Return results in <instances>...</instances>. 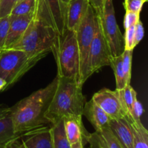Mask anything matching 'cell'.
Returning a JSON list of instances; mask_svg holds the SVG:
<instances>
[{
	"label": "cell",
	"instance_id": "cell-1",
	"mask_svg": "<svg viewBox=\"0 0 148 148\" xmlns=\"http://www.w3.org/2000/svg\"><path fill=\"white\" fill-rule=\"evenodd\" d=\"M57 84L58 77L56 76L46 88L38 90L10 107V115L16 134L20 135L26 132L50 125L45 118V114L50 105Z\"/></svg>",
	"mask_w": 148,
	"mask_h": 148
},
{
	"label": "cell",
	"instance_id": "cell-2",
	"mask_svg": "<svg viewBox=\"0 0 148 148\" xmlns=\"http://www.w3.org/2000/svg\"><path fill=\"white\" fill-rule=\"evenodd\" d=\"M58 84L45 114L50 125L64 117L82 116L86 98L82 86L74 78L58 76Z\"/></svg>",
	"mask_w": 148,
	"mask_h": 148
},
{
	"label": "cell",
	"instance_id": "cell-3",
	"mask_svg": "<svg viewBox=\"0 0 148 148\" xmlns=\"http://www.w3.org/2000/svg\"><path fill=\"white\" fill-rule=\"evenodd\" d=\"M51 52L57 65L58 76L74 78L79 83V55L76 31L65 28L61 34H57Z\"/></svg>",
	"mask_w": 148,
	"mask_h": 148
},
{
	"label": "cell",
	"instance_id": "cell-4",
	"mask_svg": "<svg viewBox=\"0 0 148 148\" xmlns=\"http://www.w3.org/2000/svg\"><path fill=\"white\" fill-rule=\"evenodd\" d=\"M56 36L53 28L33 18L23 36L10 49L23 51L30 56H46L51 51Z\"/></svg>",
	"mask_w": 148,
	"mask_h": 148
},
{
	"label": "cell",
	"instance_id": "cell-5",
	"mask_svg": "<svg viewBox=\"0 0 148 148\" xmlns=\"http://www.w3.org/2000/svg\"><path fill=\"white\" fill-rule=\"evenodd\" d=\"M44 56H30L23 51L4 49L0 51V77L6 82V89L18 81Z\"/></svg>",
	"mask_w": 148,
	"mask_h": 148
},
{
	"label": "cell",
	"instance_id": "cell-6",
	"mask_svg": "<svg viewBox=\"0 0 148 148\" xmlns=\"http://www.w3.org/2000/svg\"><path fill=\"white\" fill-rule=\"evenodd\" d=\"M97 25V15L90 5L86 14L76 30L77 43L79 55V84L83 85L92 75L90 69L89 55L91 43Z\"/></svg>",
	"mask_w": 148,
	"mask_h": 148
},
{
	"label": "cell",
	"instance_id": "cell-7",
	"mask_svg": "<svg viewBox=\"0 0 148 148\" xmlns=\"http://www.w3.org/2000/svg\"><path fill=\"white\" fill-rule=\"evenodd\" d=\"M96 15L111 58L121 55L124 51V36L117 25L113 0H103Z\"/></svg>",
	"mask_w": 148,
	"mask_h": 148
},
{
	"label": "cell",
	"instance_id": "cell-8",
	"mask_svg": "<svg viewBox=\"0 0 148 148\" xmlns=\"http://www.w3.org/2000/svg\"><path fill=\"white\" fill-rule=\"evenodd\" d=\"M66 9L61 0H36L33 18L61 34L66 28Z\"/></svg>",
	"mask_w": 148,
	"mask_h": 148
},
{
	"label": "cell",
	"instance_id": "cell-9",
	"mask_svg": "<svg viewBox=\"0 0 148 148\" xmlns=\"http://www.w3.org/2000/svg\"><path fill=\"white\" fill-rule=\"evenodd\" d=\"M92 100L112 119L130 116L121 102L118 90L103 88L95 92Z\"/></svg>",
	"mask_w": 148,
	"mask_h": 148
},
{
	"label": "cell",
	"instance_id": "cell-10",
	"mask_svg": "<svg viewBox=\"0 0 148 148\" xmlns=\"http://www.w3.org/2000/svg\"><path fill=\"white\" fill-rule=\"evenodd\" d=\"M111 56L105 38L101 32L98 18L95 34L90 49L89 63L91 74L98 72L103 66L111 65Z\"/></svg>",
	"mask_w": 148,
	"mask_h": 148
},
{
	"label": "cell",
	"instance_id": "cell-11",
	"mask_svg": "<svg viewBox=\"0 0 148 148\" xmlns=\"http://www.w3.org/2000/svg\"><path fill=\"white\" fill-rule=\"evenodd\" d=\"M50 127H39L20 134L21 148H53Z\"/></svg>",
	"mask_w": 148,
	"mask_h": 148
},
{
	"label": "cell",
	"instance_id": "cell-12",
	"mask_svg": "<svg viewBox=\"0 0 148 148\" xmlns=\"http://www.w3.org/2000/svg\"><path fill=\"white\" fill-rule=\"evenodd\" d=\"M90 5L89 0H69L66 9L65 27L76 31Z\"/></svg>",
	"mask_w": 148,
	"mask_h": 148
},
{
	"label": "cell",
	"instance_id": "cell-13",
	"mask_svg": "<svg viewBox=\"0 0 148 148\" xmlns=\"http://www.w3.org/2000/svg\"><path fill=\"white\" fill-rule=\"evenodd\" d=\"M63 119L65 133L71 145L81 141L88 142L90 134L84 127L82 116H69Z\"/></svg>",
	"mask_w": 148,
	"mask_h": 148
},
{
	"label": "cell",
	"instance_id": "cell-14",
	"mask_svg": "<svg viewBox=\"0 0 148 148\" xmlns=\"http://www.w3.org/2000/svg\"><path fill=\"white\" fill-rule=\"evenodd\" d=\"M33 16L34 13L26 16H18V17L10 16L11 22H10L4 49H10L16 42L20 40V38L26 31L30 23H31Z\"/></svg>",
	"mask_w": 148,
	"mask_h": 148
},
{
	"label": "cell",
	"instance_id": "cell-15",
	"mask_svg": "<svg viewBox=\"0 0 148 148\" xmlns=\"http://www.w3.org/2000/svg\"><path fill=\"white\" fill-rule=\"evenodd\" d=\"M82 115L86 117L95 131L108 128L111 120V119L92 99L85 102Z\"/></svg>",
	"mask_w": 148,
	"mask_h": 148
},
{
	"label": "cell",
	"instance_id": "cell-16",
	"mask_svg": "<svg viewBox=\"0 0 148 148\" xmlns=\"http://www.w3.org/2000/svg\"><path fill=\"white\" fill-rule=\"evenodd\" d=\"M108 128L124 148H133V134L130 122L125 118L112 119Z\"/></svg>",
	"mask_w": 148,
	"mask_h": 148
},
{
	"label": "cell",
	"instance_id": "cell-17",
	"mask_svg": "<svg viewBox=\"0 0 148 148\" xmlns=\"http://www.w3.org/2000/svg\"><path fill=\"white\" fill-rule=\"evenodd\" d=\"M88 142L92 147L124 148L108 127L90 134Z\"/></svg>",
	"mask_w": 148,
	"mask_h": 148
},
{
	"label": "cell",
	"instance_id": "cell-18",
	"mask_svg": "<svg viewBox=\"0 0 148 148\" xmlns=\"http://www.w3.org/2000/svg\"><path fill=\"white\" fill-rule=\"evenodd\" d=\"M130 122L133 134V148H148V132L142 122L134 121L130 116L126 117Z\"/></svg>",
	"mask_w": 148,
	"mask_h": 148
},
{
	"label": "cell",
	"instance_id": "cell-19",
	"mask_svg": "<svg viewBox=\"0 0 148 148\" xmlns=\"http://www.w3.org/2000/svg\"><path fill=\"white\" fill-rule=\"evenodd\" d=\"M53 148H70L71 145L66 135L64 119L51 124L50 127Z\"/></svg>",
	"mask_w": 148,
	"mask_h": 148
},
{
	"label": "cell",
	"instance_id": "cell-20",
	"mask_svg": "<svg viewBox=\"0 0 148 148\" xmlns=\"http://www.w3.org/2000/svg\"><path fill=\"white\" fill-rule=\"evenodd\" d=\"M19 136L14 132L12 120L10 114L0 119V148L4 147L7 143Z\"/></svg>",
	"mask_w": 148,
	"mask_h": 148
},
{
	"label": "cell",
	"instance_id": "cell-21",
	"mask_svg": "<svg viewBox=\"0 0 148 148\" xmlns=\"http://www.w3.org/2000/svg\"><path fill=\"white\" fill-rule=\"evenodd\" d=\"M118 91L124 109L126 110L129 116L131 117L133 109H134V104L137 101V92L134 90V88L131 86V85H127L124 89Z\"/></svg>",
	"mask_w": 148,
	"mask_h": 148
},
{
	"label": "cell",
	"instance_id": "cell-22",
	"mask_svg": "<svg viewBox=\"0 0 148 148\" xmlns=\"http://www.w3.org/2000/svg\"><path fill=\"white\" fill-rule=\"evenodd\" d=\"M114 70V75L116 78V90H123L127 85H126L125 78H124V72L122 68V56L112 57L111 60V65Z\"/></svg>",
	"mask_w": 148,
	"mask_h": 148
},
{
	"label": "cell",
	"instance_id": "cell-23",
	"mask_svg": "<svg viewBox=\"0 0 148 148\" xmlns=\"http://www.w3.org/2000/svg\"><path fill=\"white\" fill-rule=\"evenodd\" d=\"M36 9V0H23L16 4L10 15L13 17L26 16L33 14Z\"/></svg>",
	"mask_w": 148,
	"mask_h": 148
},
{
	"label": "cell",
	"instance_id": "cell-24",
	"mask_svg": "<svg viewBox=\"0 0 148 148\" xmlns=\"http://www.w3.org/2000/svg\"><path fill=\"white\" fill-rule=\"evenodd\" d=\"M133 50H124L122 54V68L125 78L126 85L131 83L132 78V64Z\"/></svg>",
	"mask_w": 148,
	"mask_h": 148
},
{
	"label": "cell",
	"instance_id": "cell-25",
	"mask_svg": "<svg viewBox=\"0 0 148 148\" xmlns=\"http://www.w3.org/2000/svg\"><path fill=\"white\" fill-rule=\"evenodd\" d=\"M10 22L11 17L10 15L0 18V51L4 49Z\"/></svg>",
	"mask_w": 148,
	"mask_h": 148
},
{
	"label": "cell",
	"instance_id": "cell-26",
	"mask_svg": "<svg viewBox=\"0 0 148 148\" xmlns=\"http://www.w3.org/2000/svg\"><path fill=\"white\" fill-rule=\"evenodd\" d=\"M147 0H124V7L126 12L140 14L143 5Z\"/></svg>",
	"mask_w": 148,
	"mask_h": 148
},
{
	"label": "cell",
	"instance_id": "cell-27",
	"mask_svg": "<svg viewBox=\"0 0 148 148\" xmlns=\"http://www.w3.org/2000/svg\"><path fill=\"white\" fill-rule=\"evenodd\" d=\"M23 0H0V18L10 15L16 4Z\"/></svg>",
	"mask_w": 148,
	"mask_h": 148
},
{
	"label": "cell",
	"instance_id": "cell-28",
	"mask_svg": "<svg viewBox=\"0 0 148 148\" xmlns=\"http://www.w3.org/2000/svg\"><path fill=\"white\" fill-rule=\"evenodd\" d=\"M124 42V50H134L136 46L134 43V26L126 29Z\"/></svg>",
	"mask_w": 148,
	"mask_h": 148
},
{
	"label": "cell",
	"instance_id": "cell-29",
	"mask_svg": "<svg viewBox=\"0 0 148 148\" xmlns=\"http://www.w3.org/2000/svg\"><path fill=\"white\" fill-rule=\"evenodd\" d=\"M140 14L139 13L131 12H126L124 19V29H127L130 27L134 26L140 21Z\"/></svg>",
	"mask_w": 148,
	"mask_h": 148
},
{
	"label": "cell",
	"instance_id": "cell-30",
	"mask_svg": "<svg viewBox=\"0 0 148 148\" xmlns=\"http://www.w3.org/2000/svg\"><path fill=\"white\" fill-rule=\"evenodd\" d=\"M144 26H143V23L140 20L134 25V43H135L136 46L138 45L139 43L143 40V38H144Z\"/></svg>",
	"mask_w": 148,
	"mask_h": 148
},
{
	"label": "cell",
	"instance_id": "cell-31",
	"mask_svg": "<svg viewBox=\"0 0 148 148\" xmlns=\"http://www.w3.org/2000/svg\"><path fill=\"white\" fill-rule=\"evenodd\" d=\"M90 4L92 6V8L95 10V13L98 14L102 7L103 0H89Z\"/></svg>",
	"mask_w": 148,
	"mask_h": 148
},
{
	"label": "cell",
	"instance_id": "cell-32",
	"mask_svg": "<svg viewBox=\"0 0 148 148\" xmlns=\"http://www.w3.org/2000/svg\"><path fill=\"white\" fill-rule=\"evenodd\" d=\"M10 108L5 104H0V119L7 116L10 114Z\"/></svg>",
	"mask_w": 148,
	"mask_h": 148
},
{
	"label": "cell",
	"instance_id": "cell-33",
	"mask_svg": "<svg viewBox=\"0 0 148 148\" xmlns=\"http://www.w3.org/2000/svg\"><path fill=\"white\" fill-rule=\"evenodd\" d=\"M18 137H17V138L14 139V140H12V141H10V143H7V144L2 148H21L20 142H19L18 140Z\"/></svg>",
	"mask_w": 148,
	"mask_h": 148
},
{
	"label": "cell",
	"instance_id": "cell-34",
	"mask_svg": "<svg viewBox=\"0 0 148 148\" xmlns=\"http://www.w3.org/2000/svg\"><path fill=\"white\" fill-rule=\"evenodd\" d=\"M6 82L0 77V91H4L6 90Z\"/></svg>",
	"mask_w": 148,
	"mask_h": 148
},
{
	"label": "cell",
	"instance_id": "cell-35",
	"mask_svg": "<svg viewBox=\"0 0 148 148\" xmlns=\"http://www.w3.org/2000/svg\"><path fill=\"white\" fill-rule=\"evenodd\" d=\"M70 148H84V143L81 141L77 143H75V144L72 145Z\"/></svg>",
	"mask_w": 148,
	"mask_h": 148
},
{
	"label": "cell",
	"instance_id": "cell-36",
	"mask_svg": "<svg viewBox=\"0 0 148 148\" xmlns=\"http://www.w3.org/2000/svg\"><path fill=\"white\" fill-rule=\"evenodd\" d=\"M61 1H62V2L63 3V4H64V5L67 6L68 3H69V0H61Z\"/></svg>",
	"mask_w": 148,
	"mask_h": 148
},
{
	"label": "cell",
	"instance_id": "cell-37",
	"mask_svg": "<svg viewBox=\"0 0 148 148\" xmlns=\"http://www.w3.org/2000/svg\"><path fill=\"white\" fill-rule=\"evenodd\" d=\"M92 148H97V147H92Z\"/></svg>",
	"mask_w": 148,
	"mask_h": 148
},
{
	"label": "cell",
	"instance_id": "cell-38",
	"mask_svg": "<svg viewBox=\"0 0 148 148\" xmlns=\"http://www.w3.org/2000/svg\"><path fill=\"white\" fill-rule=\"evenodd\" d=\"M97 148H98V147H97Z\"/></svg>",
	"mask_w": 148,
	"mask_h": 148
}]
</instances>
